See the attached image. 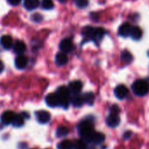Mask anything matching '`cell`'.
Here are the masks:
<instances>
[{
  "label": "cell",
  "instance_id": "1",
  "mask_svg": "<svg viewBox=\"0 0 149 149\" xmlns=\"http://www.w3.org/2000/svg\"><path fill=\"white\" fill-rule=\"evenodd\" d=\"M78 131L84 141L85 142L92 141V138L95 133V131L93 129V125L91 121L88 120L82 121L78 125Z\"/></svg>",
  "mask_w": 149,
  "mask_h": 149
},
{
  "label": "cell",
  "instance_id": "2",
  "mask_svg": "<svg viewBox=\"0 0 149 149\" xmlns=\"http://www.w3.org/2000/svg\"><path fill=\"white\" fill-rule=\"evenodd\" d=\"M132 90L136 96L143 97L147 94V92L149 91V84L145 80L138 79L132 84Z\"/></svg>",
  "mask_w": 149,
  "mask_h": 149
},
{
  "label": "cell",
  "instance_id": "3",
  "mask_svg": "<svg viewBox=\"0 0 149 149\" xmlns=\"http://www.w3.org/2000/svg\"><path fill=\"white\" fill-rule=\"evenodd\" d=\"M58 97V99L60 101V105H61L64 108H67L70 103V92L68 89L65 86H60L55 93Z\"/></svg>",
  "mask_w": 149,
  "mask_h": 149
},
{
  "label": "cell",
  "instance_id": "4",
  "mask_svg": "<svg viewBox=\"0 0 149 149\" xmlns=\"http://www.w3.org/2000/svg\"><path fill=\"white\" fill-rule=\"evenodd\" d=\"M83 89V83L79 80L73 81L69 83L68 85V91L69 92H72L74 95H78Z\"/></svg>",
  "mask_w": 149,
  "mask_h": 149
},
{
  "label": "cell",
  "instance_id": "5",
  "mask_svg": "<svg viewBox=\"0 0 149 149\" xmlns=\"http://www.w3.org/2000/svg\"><path fill=\"white\" fill-rule=\"evenodd\" d=\"M120 122V118L118 114L116 113H111L109 114V116L106 118V124L108 126L110 127H116L119 125Z\"/></svg>",
  "mask_w": 149,
  "mask_h": 149
},
{
  "label": "cell",
  "instance_id": "6",
  "mask_svg": "<svg viewBox=\"0 0 149 149\" xmlns=\"http://www.w3.org/2000/svg\"><path fill=\"white\" fill-rule=\"evenodd\" d=\"M35 117H36L37 120L41 124L47 123L51 118L50 113L48 111H36L35 112Z\"/></svg>",
  "mask_w": 149,
  "mask_h": 149
},
{
  "label": "cell",
  "instance_id": "7",
  "mask_svg": "<svg viewBox=\"0 0 149 149\" xmlns=\"http://www.w3.org/2000/svg\"><path fill=\"white\" fill-rule=\"evenodd\" d=\"M114 93H115V96L118 99H124L128 95V89L125 85L120 84V85H118V86H117L115 88Z\"/></svg>",
  "mask_w": 149,
  "mask_h": 149
},
{
  "label": "cell",
  "instance_id": "8",
  "mask_svg": "<svg viewBox=\"0 0 149 149\" xmlns=\"http://www.w3.org/2000/svg\"><path fill=\"white\" fill-rule=\"evenodd\" d=\"M46 103L50 107H56V106L60 105V101H59L58 97L55 93L48 94L46 97Z\"/></svg>",
  "mask_w": 149,
  "mask_h": 149
},
{
  "label": "cell",
  "instance_id": "9",
  "mask_svg": "<svg viewBox=\"0 0 149 149\" xmlns=\"http://www.w3.org/2000/svg\"><path fill=\"white\" fill-rule=\"evenodd\" d=\"M132 26L130 23L128 22H125L123 23L120 26H119V29H118V34L122 37H127L130 35L131 33V30H132Z\"/></svg>",
  "mask_w": 149,
  "mask_h": 149
},
{
  "label": "cell",
  "instance_id": "10",
  "mask_svg": "<svg viewBox=\"0 0 149 149\" xmlns=\"http://www.w3.org/2000/svg\"><path fill=\"white\" fill-rule=\"evenodd\" d=\"M15 117V113L12 111H6L2 114L1 117V121L5 125H9L13 123V120Z\"/></svg>",
  "mask_w": 149,
  "mask_h": 149
},
{
  "label": "cell",
  "instance_id": "11",
  "mask_svg": "<svg viewBox=\"0 0 149 149\" xmlns=\"http://www.w3.org/2000/svg\"><path fill=\"white\" fill-rule=\"evenodd\" d=\"M27 62H28V60H27L26 56H25L23 54H19L17 56V58L15 60V66L19 69H22L26 67Z\"/></svg>",
  "mask_w": 149,
  "mask_h": 149
},
{
  "label": "cell",
  "instance_id": "12",
  "mask_svg": "<svg viewBox=\"0 0 149 149\" xmlns=\"http://www.w3.org/2000/svg\"><path fill=\"white\" fill-rule=\"evenodd\" d=\"M60 49L61 50V53H68L72 49V42L68 39H64L60 43Z\"/></svg>",
  "mask_w": 149,
  "mask_h": 149
},
{
  "label": "cell",
  "instance_id": "13",
  "mask_svg": "<svg viewBox=\"0 0 149 149\" xmlns=\"http://www.w3.org/2000/svg\"><path fill=\"white\" fill-rule=\"evenodd\" d=\"M0 43L3 46L4 48L6 49H10L13 45V38L9 35H4L1 40H0Z\"/></svg>",
  "mask_w": 149,
  "mask_h": 149
},
{
  "label": "cell",
  "instance_id": "14",
  "mask_svg": "<svg viewBox=\"0 0 149 149\" xmlns=\"http://www.w3.org/2000/svg\"><path fill=\"white\" fill-rule=\"evenodd\" d=\"M13 49H14V52L19 55V54H22L26 51V44H25L23 41H21V40H17V41L15 42V44H14Z\"/></svg>",
  "mask_w": 149,
  "mask_h": 149
},
{
  "label": "cell",
  "instance_id": "15",
  "mask_svg": "<svg viewBox=\"0 0 149 149\" xmlns=\"http://www.w3.org/2000/svg\"><path fill=\"white\" fill-rule=\"evenodd\" d=\"M39 6V0H25L24 6L28 11H33L36 9Z\"/></svg>",
  "mask_w": 149,
  "mask_h": 149
},
{
  "label": "cell",
  "instance_id": "16",
  "mask_svg": "<svg viewBox=\"0 0 149 149\" xmlns=\"http://www.w3.org/2000/svg\"><path fill=\"white\" fill-rule=\"evenodd\" d=\"M104 34H105V30L104 28H95L92 40H95L96 42H99L104 38Z\"/></svg>",
  "mask_w": 149,
  "mask_h": 149
},
{
  "label": "cell",
  "instance_id": "17",
  "mask_svg": "<svg viewBox=\"0 0 149 149\" xmlns=\"http://www.w3.org/2000/svg\"><path fill=\"white\" fill-rule=\"evenodd\" d=\"M55 62L59 66H63L68 62V56L64 53H59L55 56Z\"/></svg>",
  "mask_w": 149,
  "mask_h": 149
},
{
  "label": "cell",
  "instance_id": "18",
  "mask_svg": "<svg viewBox=\"0 0 149 149\" xmlns=\"http://www.w3.org/2000/svg\"><path fill=\"white\" fill-rule=\"evenodd\" d=\"M130 35L134 40H138L142 37V30L139 26H133L132 27Z\"/></svg>",
  "mask_w": 149,
  "mask_h": 149
},
{
  "label": "cell",
  "instance_id": "19",
  "mask_svg": "<svg viewBox=\"0 0 149 149\" xmlns=\"http://www.w3.org/2000/svg\"><path fill=\"white\" fill-rule=\"evenodd\" d=\"M24 122H25V118H24L23 114H18V115H15L12 124L15 127H20L24 125Z\"/></svg>",
  "mask_w": 149,
  "mask_h": 149
},
{
  "label": "cell",
  "instance_id": "20",
  "mask_svg": "<svg viewBox=\"0 0 149 149\" xmlns=\"http://www.w3.org/2000/svg\"><path fill=\"white\" fill-rule=\"evenodd\" d=\"M72 104L76 106V107H81L84 104V98L83 96L78 95H74V97L70 99Z\"/></svg>",
  "mask_w": 149,
  "mask_h": 149
},
{
  "label": "cell",
  "instance_id": "21",
  "mask_svg": "<svg viewBox=\"0 0 149 149\" xmlns=\"http://www.w3.org/2000/svg\"><path fill=\"white\" fill-rule=\"evenodd\" d=\"M104 139H105V137H104V135L103 133H101V132H95L91 142H93V143L98 145V144L103 143L104 140Z\"/></svg>",
  "mask_w": 149,
  "mask_h": 149
},
{
  "label": "cell",
  "instance_id": "22",
  "mask_svg": "<svg viewBox=\"0 0 149 149\" xmlns=\"http://www.w3.org/2000/svg\"><path fill=\"white\" fill-rule=\"evenodd\" d=\"M94 32H95V28L92 27V26H86V27H84L83 29V34H84V36H85L86 38L91 39V40H92Z\"/></svg>",
  "mask_w": 149,
  "mask_h": 149
},
{
  "label": "cell",
  "instance_id": "23",
  "mask_svg": "<svg viewBox=\"0 0 149 149\" xmlns=\"http://www.w3.org/2000/svg\"><path fill=\"white\" fill-rule=\"evenodd\" d=\"M121 60L125 63H129L132 61V55L129 51L125 50L121 53Z\"/></svg>",
  "mask_w": 149,
  "mask_h": 149
},
{
  "label": "cell",
  "instance_id": "24",
  "mask_svg": "<svg viewBox=\"0 0 149 149\" xmlns=\"http://www.w3.org/2000/svg\"><path fill=\"white\" fill-rule=\"evenodd\" d=\"M58 149H73V143L70 140H62L58 145Z\"/></svg>",
  "mask_w": 149,
  "mask_h": 149
},
{
  "label": "cell",
  "instance_id": "25",
  "mask_svg": "<svg viewBox=\"0 0 149 149\" xmlns=\"http://www.w3.org/2000/svg\"><path fill=\"white\" fill-rule=\"evenodd\" d=\"M84 98V103H86L90 105L93 104L94 103V94L91 92H87L83 96Z\"/></svg>",
  "mask_w": 149,
  "mask_h": 149
},
{
  "label": "cell",
  "instance_id": "26",
  "mask_svg": "<svg viewBox=\"0 0 149 149\" xmlns=\"http://www.w3.org/2000/svg\"><path fill=\"white\" fill-rule=\"evenodd\" d=\"M73 149H87V144L83 139L76 140L73 144Z\"/></svg>",
  "mask_w": 149,
  "mask_h": 149
},
{
  "label": "cell",
  "instance_id": "27",
  "mask_svg": "<svg viewBox=\"0 0 149 149\" xmlns=\"http://www.w3.org/2000/svg\"><path fill=\"white\" fill-rule=\"evenodd\" d=\"M68 129L66 127V126H60L57 131H56V136L58 138H62V137H65L68 134Z\"/></svg>",
  "mask_w": 149,
  "mask_h": 149
},
{
  "label": "cell",
  "instance_id": "28",
  "mask_svg": "<svg viewBox=\"0 0 149 149\" xmlns=\"http://www.w3.org/2000/svg\"><path fill=\"white\" fill-rule=\"evenodd\" d=\"M54 3L52 0H43L42 2V8L46 9V10H50L54 8Z\"/></svg>",
  "mask_w": 149,
  "mask_h": 149
},
{
  "label": "cell",
  "instance_id": "29",
  "mask_svg": "<svg viewBox=\"0 0 149 149\" xmlns=\"http://www.w3.org/2000/svg\"><path fill=\"white\" fill-rule=\"evenodd\" d=\"M76 5L79 8H85V7L88 6L89 1H88V0H77V1H76Z\"/></svg>",
  "mask_w": 149,
  "mask_h": 149
},
{
  "label": "cell",
  "instance_id": "30",
  "mask_svg": "<svg viewBox=\"0 0 149 149\" xmlns=\"http://www.w3.org/2000/svg\"><path fill=\"white\" fill-rule=\"evenodd\" d=\"M119 111H120V109L118 105L114 104L111 107V110H110V112L111 113H116V114H119Z\"/></svg>",
  "mask_w": 149,
  "mask_h": 149
},
{
  "label": "cell",
  "instance_id": "31",
  "mask_svg": "<svg viewBox=\"0 0 149 149\" xmlns=\"http://www.w3.org/2000/svg\"><path fill=\"white\" fill-rule=\"evenodd\" d=\"M32 18H33V19L34 21H36V22H40V21H41V19H42V16H41L40 14H39V13L33 14Z\"/></svg>",
  "mask_w": 149,
  "mask_h": 149
},
{
  "label": "cell",
  "instance_id": "32",
  "mask_svg": "<svg viewBox=\"0 0 149 149\" xmlns=\"http://www.w3.org/2000/svg\"><path fill=\"white\" fill-rule=\"evenodd\" d=\"M7 1L12 6H17L21 2V0H7Z\"/></svg>",
  "mask_w": 149,
  "mask_h": 149
},
{
  "label": "cell",
  "instance_id": "33",
  "mask_svg": "<svg viewBox=\"0 0 149 149\" xmlns=\"http://www.w3.org/2000/svg\"><path fill=\"white\" fill-rule=\"evenodd\" d=\"M131 136H132V132H125V134H124V137H125V139H128V138H130Z\"/></svg>",
  "mask_w": 149,
  "mask_h": 149
},
{
  "label": "cell",
  "instance_id": "34",
  "mask_svg": "<svg viewBox=\"0 0 149 149\" xmlns=\"http://www.w3.org/2000/svg\"><path fill=\"white\" fill-rule=\"evenodd\" d=\"M3 69H4V64L1 61H0V73L3 71Z\"/></svg>",
  "mask_w": 149,
  "mask_h": 149
},
{
  "label": "cell",
  "instance_id": "35",
  "mask_svg": "<svg viewBox=\"0 0 149 149\" xmlns=\"http://www.w3.org/2000/svg\"><path fill=\"white\" fill-rule=\"evenodd\" d=\"M59 1H60L61 3H65V2L68 1V0H59Z\"/></svg>",
  "mask_w": 149,
  "mask_h": 149
}]
</instances>
